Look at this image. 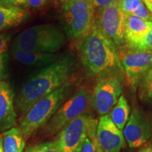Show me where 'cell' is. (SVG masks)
Wrapping results in <instances>:
<instances>
[{"mask_svg":"<svg viewBox=\"0 0 152 152\" xmlns=\"http://www.w3.org/2000/svg\"><path fill=\"white\" fill-rule=\"evenodd\" d=\"M127 83L132 91L137 90L140 81L152 68V52H141L125 48L120 52Z\"/></svg>","mask_w":152,"mask_h":152,"instance_id":"30bf717a","label":"cell"},{"mask_svg":"<svg viewBox=\"0 0 152 152\" xmlns=\"http://www.w3.org/2000/svg\"><path fill=\"white\" fill-rule=\"evenodd\" d=\"M96 152H103V151H102V149H101L99 146L98 145V144H96Z\"/></svg>","mask_w":152,"mask_h":152,"instance_id":"d590c367","label":"cell"},{"mask_svg":"<svg viewBox=\"0 0 152 152\" xmlns=\"http://www.w3.org/2000/svg\"><path fill=\"white\" fill-rule=\"evenodd\" d=\"M95 21L118 52L126 47L125 14L120 8L118 0H115L109 7L99 11Z\"/></svg>","mask_w":152,"mask_h":152,"instance_id":"9c48e42d","label":"cell"},{"mask_svg":"<svg viewBox=\"0 0 152 152\" xmlns=\"http://www.w3.org/2000/svg\"><path fill=\"white\" fill-rule=\"evenodd\" d=\"M11 53L13 58L23 65L39 68L52 64L61 56L56 53L39 52L16 48H11Z\"/></svg>","mask_w":152,"mask_h":152,"instance_id":"5bb4252c","label":"cell"},{"mask_svg":"<svg viewBox=\"0 0 152 152\" xmlns=\"http://www.w3.org/2000/svg\"><path fill=\"white\" fill-rule=\"evenodd\" d=\"M6 61H7V55L5 54H0V82H3L4 80L7 78Z\"/></svg>","mask_w":152,"mask_h":152,"instance_id":"f1b7e54d","label":"cell"},{"mask_svg":"<svg viewBox=\"0 0 152 152\" xmlns=\"http://www.w3.org/2000/svg\"><path fill=\"white\" fill-rule=\"evenodd\" d=\"M33 147H30L29 148H28L27 149H26V151L25 152H33Z\"/></svg>","mask_w":152,"mask_h":152,"instance_id":"e575fe53","label":"cell"},{"mask_svg":"<svg viewBox=\"0 0 152 152\" xmlns=\"http://www.w3.org/2000/svg\"><path fill=\"white\" fill-rule=\"evenodd\" d=\"M124 73L115 72L98 77L91 94L93 109L100 116L108 114L122 95Z\"/></svg>","mask_w":152,"mask_h":152,"instance_id":"ba28073f","label":"cell"},{"mask_svg":"<svg viewBox=\"0 0 152 152\" xmlns=\"http://www.w3.org/2000/svg\"><path fill=\"white\" fill-rule=\"evenodd\" d=\"M0 4L5 7H27L26 0H0Z\"/></svg>","mask_w":152,"mask_h":152,"instance_id":"484cf974","label":"cell"},{"mask_svg":"<svg viewBox=\"0 0 152 152\" xmlns=\"http://www.w3.org/2000/svg\"><path fill=\"white\" fill-rule=\"evenodd\" d=\"M51 0H26L27 7L33 9H39L48 4Z\"/></svg>","mask_w":152,"mask_h":152,"instance_id":"83f0119b","label":"cell"},{"mask_svg":"<svg viewBox=\"0 0 152 152\" xmlns=\"http://www.w3.org/2000/svg\"><path fill=\"white\" fill-rule=\"evenodd\" d=\"M139 152H152V144H149L147 147H142Z\"/></svg>","mask_w":152,"mask_h":152,"instance_id":"1f68e13d","label":"cell"},{"mask_svg":"<svg viewBox=\"0 0 152 152\" xmlns=\"http://www.w3.org/2000/svg\"><path fill=\"white\" fill-rule=\"evenodd\" d=\"M96 135L89 137L86 139L83 147L80 152H96Z\"/></svg>","mask_w":152,"mask_h":152,"instance_id":"cb8c5ba5","label":"cell"},{"mask_svg":"<svg viewBox=\"0 0 152 152\" xmlns=\"http://www.w3.org/2000/svg\"><path fill=\"white\" fill-rule=\"evenodd\" d=\"M75 87V82L71 79L38 101L28 110L20 122V128L25 137H29L46 125L60 106L73 94Z\"/></svg>","mask_w":152,"mask_h":152,"instance_id":"3957f363","label":"cell"},{"mask_svg":"<svg viewBox=\"0 0 152 152\" xmlns=\"http://www.w3.org/2000/svg\"><path fill=\"white\" fill-rule=\"evenodd\" d=\"M91 94L92 92L85 87L73 93L44 127L45 134L48 136L54 135L77 117L91 113Z\"/></svg>","mask_w":152,"mask_h":152,"instance_id":"8992f818","label":"cell"},{"mask_svg":"<svg viewBox=\"0 0 152 152\" xmlns=\"http://www.w3.org/2000/svg\"><path fill=\"white\" fill-rule=\"evenodd\" d=\"M23 133L20 128L14 127L3 134L4 152H23L26 146Z\"/></svg>","mask_w":152,"mask_h":152,"instance_id":"e0dca14e","label":"cell"},{"mask_svg":"<svg viewBox=\"0 0 152 152\" xmlns=\"http://www.w3.org/2000/svg\"><path fill=\"white\" fill-rule=\"evenodd\" d=\"M16 117L14 91L3 81L0 85V130L7 131L16 127Z\"/></svg>","mask_w":152,"mask_h":152,"instance_id":"4fadbf2b","label":"cell"},{"mask_svg":"<svg viewBox=\"0 0 152 152\" xmlns=\"http://www.w3.org/2000/svg\"><path fill=\"white\" fill-rule=\"evenodd\" d=\"M149 122L150 125V130H151V139L152 140V115L151 119H150V121H149Z\"/></svg>","mask_w":152,"mask_h":152,"instance_id":"836d02e7","label":"cell"},{"mask_svg":"<svg viewBox=\"0 0 152 152\" xmlns=\"http://www.w3.org/2000/svg\"><path fill=\"white\" fill-rule=\"evenodd\" d=\"M98 120L92 113L77 117L57 133L62 152H80L87 137L96 135Z\"/></svg>","mask_w":152,"mask_h":152,"instance_id":"52a82bcc","label":"cell"},{"mask_svg":"<svg viewBox=\"0 0 152 152\" xmlns=\"http://www.w3.org/2000/svg\"><path fill=\"white\" fill-rule=\"evenodd\" d=\"M33 152H62L59 144L55 139L53 141L43 142L33 146Z\"/></svg>","mask_w":152,"mask_h":152,"instance_id":"44dd1931","label":"cell"},{"mask_svg":"<svg viewBox=\"0 0 152 152\" xmlns=\"http://www.w3.org/2000/svg\"><path fill=\"white\" fill-rule=\"evenodd\" d=\"M151 22L133 15L125 14V48L132 49L149 33Z\"/></svg>","mask_w":152,"mask_h":152,"instance_id":"9a60e30c","label":"cell"},{"mask_svg":"<svg viewBox=\"0 0 152 152\" xmlns=\"http://www.w3.org/2000/svg\"></svg>","mask_w":152,"mask_h":152,"instance_id":"74e56055","label":"cell"},{"mask_svg":"<svg viewBox=\"0 0 152 152\" xmlns=\"http://www.w3.org/2000/svg\"><path fill=\"white\" fill-rule=\"evenodd\" d=\"M123 135L132 149L142 147L151 139L149 121L135 104H133L130 117L123 129Z\"/></svg>","mask_w":152,"mask_h":152,"instance_id":"8fae6325","label":"cell"},{"mask_svg":"<svg viewBox=\"0 0 152 152\" xmlns=\"http://www.w3.org/2000/svg\"><path fill=\"white\" fill-rule=\"evenodd\" d=\"M28 11L20 7H5L0 4V32L16 27L29 18Z\"/></svg>","mask_w":152,"mask_h":152,"instance_id":"2e32d148","label":"cell"},{"mask_svg":"<svg viewBox=\"0 0 152 152\" xmlns=\"http://www.w3.org/2000/svg\"><path fill=\"white\" fill-rule=\"evenodd\" d=\"M11 38V34H0V54H5V52H7L9 44H10Z\"/></svg>","mask_w":152,"mask_h":152,"instance_id":"d4e9b609","label":"cell"},{"mask_svg":"<svg viewBox=\"0 0 152 152\" xmlns=\"http://www.w3.org/2000/svg\"><path fill=\"white\" fill-rule=\"evenodd\" d=\"M142 1L152 14V0H142Z\"/></svg>","mask_w":152,"mask_h":152,"instance_id":"f546056e","label":"cell"},{"mask_svg":"<svg viewBox=\"0 0 152 152\" xmlns=\"http://www.w3.org/2000/svg\"><path fill=\"white\" fill-rule=\"evenodd\" d=\"M139 18L143 19L146 21H152V14L150 11L148 10L144 3H142L138 9L132 14Z\"/></svg>","mask_w":152,"mask_h":152,"instance_id":"603a6c76","label":"cell"},{"mask_svg":"<svg viewBox=\"0 0 152 152\" xmlns=\"http://www.w3.org/2000/svg\"><path fill=\"white\" fill-rule=\"evenodd\" d=\"M1 82H0V85H1Z\"/></svg>","mask_w":152,"mask_h":152,"instance_id":"8d00e7d4","label":"cell"},{"mask_svg":"<svg viewBox=\"0 0 152 152\" xmlns=\"http://www.w3.org/2000/svg\"><path fill=\"white\" fill-rule=\"evenodd\" d=\"M109 115L115 126L119 130H123L130 115V105L123 95L120 96L116 104L111 110Z\"/></svg>","mask_w":152,"mask_h":152,"instance_id":"ac0fdd59","label":"cell"},{"mask_svg":"<svg viewBox=\"0 0 152 152\" xmlns=\"http://www.w3.org/2000/svg\"><path fill=\"white\" fill-rule=\"evenodd\" d=\"M130 50L152 52V21L151 22V29H150L149 33L140 42H138L132 49H130Z\"/></svg>","mask_w":152,"mask_h":152,"instance_id":"7402d4cb","label":"cell"},{"mask_svg":"<svg viewBox=\"0 0 152 152\" xmlns=\"http://www.w3.org/2000/svg\"><path fill=\"white\" fill-rule=\"evenodd\" d=\"M142 3V0H118L120 8L126 15H132Z\"/></svg>","mask_w":152,"mask_h":152,"instance_id":"ffe728a7","label":"cell"},{"mask_svg":"<svg viewBox=\"0 0 152 152\" xmlns=\"http://www.w3.org/2000/svg\"><path fill=\"white\" fill-rule=\"evenodd\" d=\"M78 42L80 58L89 75L98 78L111 73L123 72L117 49L96 21L90 31Z\"/></svg>","mask_w":152,"mask_h":152,"instance_id":"7a4b0ae2","label":"cell"},{"mask_svg":"<svg viewBox=\"0 0 152 152\" xmlns=\"http://www.w3.org/2000/svg\"><path fill=\"white\" fill-rule=\"evenodd\" d=\"M90 1L94 5L95 9H96L97 12H99L106 9V7H109L115 0H90Z\"/></svg>","mask_w":152,"mask_h":152,"instance_id":"4316f807","label":"cell"},{"mask_svg":"<svg viewBox=\"0 0 152 152\" xmlns=\"http://www.w3.org/2000/svg\"><path fill=\"white\" fill-rule=\"evenodd\" d=\"M68 0H54V5L55 7H62Z\"/></svg>","mask_w":152,"mask_h":152,"instance_id":"4dcf8cb0","label":"cell"},{"mask_svg":"<svg viewBox=\"0 0 152 152\" xmlns=\"http://www.w3.org/2000/svg\"><path fill=\"white\" fill-rule=\"evenodd\" d=\"M66 42L64 32L54 24H40L26 28L15 37L11 48L56 53Z\"/></svg>","mask_w":152,"mask_h":152,"instance_id":"277c9868","label":"cell"},{"mask_svg":"<svg viewBox=\"0 0 152 152\" xmlns=\"http://www.w3.org/2000/svg\"><path fill=\"white\" fill-rule=\"evenodd\" d=\"M77 68L75 55L66 53L57 60L32 75L17 95L16 111L24 115L38 101L73 79Z\"/></svg>","mask_w":152,"mask_h":152,"instance_id":"6da1fadb","label":"cell"},{"mask_svg":"<svg viewBox=\"0 0 152 152\" xmlns=\"http://www.w3.org/2000/svg\"><path fill=\"white\" fill-rule=\"evenodd\" d=\"M137 90L140 99L143 103L152 106V68L140 81Z\"/></svg>","mask_w":152,"mask_h":152,"instance_id":"d6986e66","label":"cell"},{"mask_svg":"<svg viewBox=\"0 0 152 152\" xmlns=\"http://www.w3.org/2000/svg\"><path fill=\"white\" fill-rule=\"evenodd\" d=\"M96 140L103 152H121L125 147L123 132L115 126L109 113L102 115L98 120Z\"/></svg>","mask_w":152,"mask_h":152,"instance_id":"7c38bea8","label":"cell"},{"mask_svg":"<svg viewBox=\"0 0 152 152\" xmlns=\"http://www.w3.org/2000/svg\"><path fill=\"white\" fill-rule=\"evenodd\" d=\"M61 23L68 39L79 41L94 23L95 9L90 0H68L61 7Z\"/></svg>","mask_w":152,"mask_h":152,"instance_id":"5b68a950","label":"cell"},{"mask_svg":"<svg viewBox=\"0 0 152 152\" xmlns=\"http://www.w3.org/2000/svg\"><path fill=\"white\" fill-rule=\"evenodd\" d=\"M0 152H4L2 138H1V137H0Z\"/></svg>","mask_w":152,"mask_h":152,"instance_id":"d6a6232c","label":"cell"}]
</instances>
